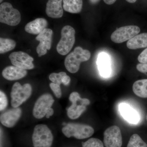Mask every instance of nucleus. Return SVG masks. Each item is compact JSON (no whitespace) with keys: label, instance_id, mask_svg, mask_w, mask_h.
I'll use <instances>...</instances> for the list:
<instances>
[{"label":"nucleus","instance_id":"obj_1","mask_svg":"<svg viewBox=\"0 0 147 147\" xmlns=\"http://www.w3.org/2000/svg\"><path fill=\"white\" fill-rule=\"evenodd\" d=\"M90 57L91 53L89 50L77 47L67 56L65 60V65L70 73H75L79 71L81 63L88 60Z\"/></svg>","mask_w":147,"mask_h":147},{"label":"nucleus","instance_id":"obj_2","mask_svg":"<svg viewBox=\"0 0 147 147\" xmlns=\"http://www.w3.org/2000/svg\"><path fill=\"white\" fill-rule=\"evenodd\" d=\"M65 125L62 131L67 138L74 137L78 139H85L91 137L94 133V129L87 125L70 123Z\"/></svg>","mask_w":147,"mask_h":147},{"label":"nucleus","instance_id":"obj_3","mask_svg":"<svg viewBox=\"0 0 147 147\" xmlns=\"http://www.w3.org/2000/svg\"><path fill=\"white\" fill-rule=\"evenodd\" d=\"M53 138V134L47 125L39 124L35 127L32 136L34 147H51Z\"/></svg>","mask_w":147,"mask_h":147},{"label":"nucleus","instance_id":"obj_4","mask_svg":"<svg viewBox=\"0 0 147 147\" xmlns=\"http://www.w3.org/2000/svg\"><path fill=\"white\" fill-rule=\"evenodd\" d=\"M75 31L71 26H66L62 29L61 38L57 46L60 55H67L72 49L75 41Z\"/></svg>","mask_w":147,"mask_h":147},{"label":"nucleus","instance_id":"obj_5","mask_svg":"<svg viewBox=\"0 0 147 147\" xmlns=\"http://www.w3.org/2000/svg\"><path fill=\"white\" fill-rule=\"evenodd\" d=\"M32 88L30 84L22 86L16 82L13 84L11 92V105L13 108H18L29 98L32 94Z\"/></svg>","mask_w":147,"mask_h":147},{"label":"nucleus","instance_id":"obj_6","mask_svg":"<svg viewBox=\"0 0 147 147\" xmlns=\"http://www.w3.org/2000/svg\"><path fill=\"white\" fill-rule=\"evenodd\" d=\"M69 100L72 104L67 109V115L71 119H76L86 110L87 105L90 104L89 99L82 98L77 92H73L69 95Z\"/></svg>","mask_w":147,"mask_h":147},{"label":"nucleus","instance_id":"obj_7","mask_svg":"<svg viewBox=\"0 0 147 147\" xmlns=\"http://www.w3.org/2000/svg\"><path fill=\"white\" fill-rule=\"evenodd\" d=\"M21 15L19 11L13 8L10 3L5 2L0 5V22L10 26H16L20 23Z\"/></svg>","mask_w":147,"mask_h":147},{"label":"nucleus","instance_id":"obj_8","mask_svg":"<svg viewBox=\"0 0 147 147\" xmlns=\"http://www.w3.org/2000/svg\"><path fill=\"white\" fill-rule=\"evenodd\" d=\"M140 29L136 26H128L121 27L117 29L111 36L113 42L121 43L129 40L140 32Z\"/></svg>","mask_w":147,"mask_h":147},{"label":"nucleus","instance_id":"obj_9","mask_svg":"<svg viewBox=\"0 0 147 147\" xmlns=\"http://www.w3.org/2000/svg\"><path fill=\"white\" fill-rule=\"evenodd\" d=\"M55 100L51 94H45L40 96L35 103L33 115L37 119H42L46 116L47 111L51 108Z\"/></svg>","mask_w":147,"mask_h":147},{"label":"nucleus","instance_id":"obj_10","mask_svg":"<svg viewBox=\"0 0 147 147\" xmlns=\"http://www.w3.org/2000/svg\"><path fill=\"white\" fill-rule=\"evenodd\" d=\"M103 142L105 147H121L122 137L119 127L113 125L107 128L104 132Z\"/></svg>","mask_w":147,"mask_h":147},{"label":"nucleus","instance_id":"obj_11","mask_svg":"<svg viewBox=\"0 0 147 147\" xmlns=\"http://www.w3.org/2000/svg\"><path fill=\"white\" fill-rule=\"evenodd\" d=\"M13 65L24 69L34 68L33 63L34 59L26 53L19 51L11 53L9 57Z\"/></svg>","mask_w":147,"mask_h":147},{"label":"nucleus","instance_id":"obj_12","mask_svg":"<svg viewBox=\"0 0 147 147\" xmlns=\"http://www.w3.org/2000/svg\"><path fill=\"white\" fill-rule=\"evenodd\" d=\"M53 35L52 30L46 28L36 37V39L40 42L36 48V52L38 57L45 55L47 53V50H50Z\"/></svg>","mask_w":147,"mask_h":147},{"label":"nucleus","instance_id":"obj_13","mask_svg":"<svg viewBox=\"0 0 147 147\" xmlns=\"http://www.w3.org/2000/svg\"><path fill=\"white\" fill-rule=\"evenodd\" d=\"M21 114L22 110L18 107L6 110L1 114L0 117L1 123L7 127H13L21 117Z\"/></svg>","mask_w":147,"mask_h":147},{"label":"nucleus","instance_id":"obj_14","mask_svg":"<svg viewBox=\"0 0 147 147\" xmlns=\"http://www.w3.org/2000/svg\"><path fill=\"white\" fill-rule=\"evenodd\" d=\"M119 110L121 116L129 123L136 124L140 120L139 113L134 108L126 103H122L119 106Z\"/></svg>","mask_w":147,"mask_h":147},{"label":"nucleus","instance_id":"obj_15","mask_svg":"<svg viewBox=\"0 0 147 147\" xmlns=\"http://www.w3.org/2000/svg\"><path fill=\"white\" fill-rule=\"evenodd\" d=\"M63 0H49L46 4V13L52 18H60L63 15L62 2Z\"/></svg>","mask_w":147,"mask_h":147},{"label":"nucleus","instance_id":"obj_16","mask_svg":"<svg viewBox=\"0 0 147 147\" xmlns=\"http://www.w3.org/2000/svg\"><path fill=\"white\" fill-rule=\"evenodd\" d=\"M26 69L15 66H9L3 70L2 75L5 79L9 81L19 80L26 76Z\"/></svg>","mask_w":147,"mask_h":147},{"label":"nucleus","instance_id":"obj_17","mask_svg":"<svg viewBox=\"0 0 147 147\" xmlns=\"http://www.w3.org/2000/svg\"><path fill=\"white\" fill-rule=\"evenodd\" d=\"M97 64L101 76L105 78L109 77L111 74L110 57L105 53H100L98 57Z\"/></svg>","mask_w":147,"mask_h":147},{"label":"nucleus","instance_id":"obj_18","mask_svg":"<svg viewBox=\"0 0 147 147\" xmlns=\"http://www.w3.org/2000/svg\"><path fill=\"white\" fill-rule=\"evenodd\" d=\"M48 23L44 18H37L29 22L25 27L27 32L34 34H39L47 28Z\"/></svg>","mask_w":147,"mask_h":147},{"label":"nucleus","instance_id":"obj_19","mask_svg":"<svg viewBox=\"0 0 147 147\" xmlns=\"http://www.w3.org/2000/svg\"><path fill=\"white\" fill-rule=\"evenodd\" d=\"M127 47L131 50H136L147 47V33L137 34L127 43Z\"/></svg>","mask_w":147,"mask_h":147},{"label":"nucleus","instance_id":"obj_20","mask_svg":"<svg viewBox=\"0 0 147 147\" xmlns=\"http://www.w3.org/2000/svg\"><path fill=\"white\" fill-rule=\"evenodd\" d=\"M83 4L82 0H63L64 9L69 13H80L82 10Z\"/></svg>","mask_w":147,"mask_h":147},{"label":"nucleus","instance_id":"obj_21","mask_svg":"<svg viewBox=\"0 0 147 147\" xmlns=\"http://www.w3.org/2000/svg\"><path fill=\"white\" fill-rule=\"evenodd\" d=\"M132 90L139 97L147 98V79H141L134 82L132 86Z\"/></svg>","mask_w":147,"mask_h":147},{"label":"nucleus","instance_id":"obj_22","mask_svg":"<svg viewBox=\"0 0 147 147\" xmlns=\"http://www.w3.org/2000/svg\"><path fill=\"white\" fill-rule=\"evenodd\" d=\"M16 43L13 40L0 38V53L1 54L13 50L16 47Z\"/></svg>","mask_w":147,"mask_h":147},{"label":"nucleus","instance_id":"obj_23","mask_svg":"<svg viewBox=\"0 0 147 147\" xmlns=\"http://www.w3.org/2000/svg\"><path fill=\"white\" fill-rule=\"evenodd\" d=\"M127 147H147V144L138 134H135L130 137Z\"/></svg>","mask_w":147,"mask_h":147},{"label":"nucleus","instance_id":"obj_24","mask_svg":"<svg viewBox=\"0 0 147 147\" xmlns=\"http://www.w3.org/2000/svg\"><path fill=\"white\" fill-rule=\"evenodd\" d=\"M83 147H104L103 143L96 138H90L85 142H82Z\"/></svg>","mask_w":147,"mask_h":147},{"label":"nucleus","instance_id":"obj_25","mask_svg":"<svg viewBox=\"0 0 147 147\" xmlns=\"http://www.w3.org/2000/svg\"><path fill=\"white\" fill-rule=\"evenodd\" d=\"M66 75V73L63 71L59 73H53L51 74L49 76V79L53 83L60 85L62 84L63 79L64 77Z\"/></svg>","mask_w":147,"mask_h":147},{"label":"nucleus","instance_id":"obj_26","mask_svg":"<svg viewBox=\"0 0 147 147\" xmlns=\"http://www.w3.org/2000/svg\"><path fill=\"white\" fill-rule=\"evenodd\" d=\"M8 104L7 98L5 94L1 91L0 92V110L3 111L5 109Z\"/></svg>","mask_w":147,"mask_h":147},{"label":"nucleus","instance_id":"obj_27","mask_svg":"<svg viewBox=\"0 0 147 147\" xmlns=\"http://www.w3.org/2000/svg\"><path fill=\"white\" fill-rule=\"evenodd\" d=\"M50 86L51 90L55 94V96L58 98H61L62 93L60 85L53 82L50 84Z\"/></svg>","mask_w":147,"mask_h":147},{"label":"nucleus","instance_id":"obj_28","mask_svg":"<svg viewBox=\"0 0 147 147\" xmlns=\"http://www.w3.org/2000/svg\"><path fill=\"white\" fill-rule=\"evenodd\" d=\"M138 60L140 63H147V48L145 49L138 57Z\"/></svg>","mask_w":147,"mask_h":147},{"label":"nucleus","instance_id":"obj_29","mask_svg":"<svg viewBox=\"0 0 147 147\" xmlns=\"http://www.w3.org/2000/svg\"><path fill=\"white\" fill-rule=\"evenodd\" d=\"M137 69L140 72L144 74L147 76V63H140L137 64Z\"/></svg>","mask_w":147,"mask_h":147},{"label":"nucleus","instance_id":"obj_30","mask_svg":"<svg viewBox=\"0 0 147 147\" xmlns=\"http://www.w3.org/2000/svg\"><path fill=\"white\" fill-rule=\"evenodd\" d=\"M70 81H71V79H70V77L67 75L66 76H64L63 79L62 84L65 86H67L69 84Z\"/></svg>","mask_w":147,"mask_h":147},{"label":"nucleus","instance_id":"obj_31","mask_svg":"<svg viewBox=\"0 0 147 147\" xmlns=\"http://www.w3.org/2000/svg\"><path fill=\"white\" fill-rule=\"evenodd\" d=\"M54 111L53 108H50L47 111V114H46V117L47 118H49L50 117L53 116L54 114Z\"/></svg>","mask_w":147,"mask_h":147},{"label":"nucleus","instance_id":"obj_32","mask_svg":"<svg viewBox=\"0 0 147 147\" xmlns=\"http://www.w3.org/2000/svg\"><path fill=\"white\" fill-rule=\"evenodd\" d=\"M117 0H103L104 2L107 5H110L113 4Z\"/></svg>","mask_w":147,"mask_h":147},{"label":"nucleus","instance_id":"obj_33","mask_svg":"<svg viewBox=\"0 0 147 147\" xmlns=\"http://www.w3.org/2000/svg\"><path fill=\"white\" fill-rule=\"evenodd\" d=\"M90 2L92 3V4H96L99 1V0H90Z\"/></svg>","mask_w":147,"mask_h":147},{"label":"nucleus","instance_id":"obj_34","mask_svg":"<svg viewBox=\"0 0 147 147\" xmlns=\"http://www.w3.org/2000/svg\"><path fill=\"white\" fill-rule=\"evenodd\" d=\"M126 1L127 2L131 3H133L136 2L137 0H126Z\"/></svg>","mask_w":147,"mask_h":147},{"label":"nucleus","instance_id":"obj_35","mask_svg":"<svg viewBox=\"0 0 147 147\" xmlns=\"http://www.w3.org/2000/svg\"><path fill=\"white\" fill-rule=\"evenodd\" d=\"M3 1V0H0V3H2V2Z\"/></svg>","mask_w":147,"mask_h":147},{"label":"nucleus","instance_id":"obj_36","mask_svg":"<svg viewBox=\"0 0 147 147\" xmlns=\"http://www.w3.org/2000/svg\"><path fill=\"white\" fill-rule=\"evenodd\" d=\"M146 119H147V116H146Z\"/></svg>","mask_w":147,"mask_h":147}]
</instances>
